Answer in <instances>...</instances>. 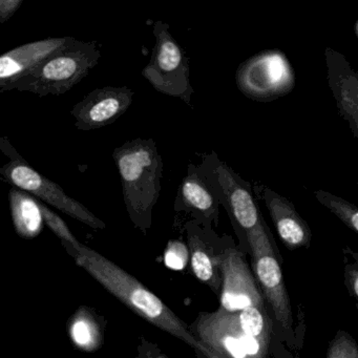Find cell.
<instances>
[{"label":"cell","instance_id":"obj_7","mask_svg":"<svg viewBox=\"0 0 358 358\" xmlns=\"http://www.w3.org/2000/svg\"><path fill=\"white\" fill-rule=\"evenodd\" d=\"M154 35L156 43L142 76L159 93L179 98L192 106L194 89L190 83L189 59L169 32V24L161 20L155 22Z\"/></svg>","mask_w":358,"mask_h":358},{"label":"cell","instance_id":"obj_21","mask_svg":"<svg viewBox=\"0 0 358 358\" xmlns=\"http://www.w3.org/2000/svg\"><path fill=\"white\" fill-rule=\"evenodd\" d=\"M327 358H358V347L351 335L339 331L330 347Z\"/></svg>","mask_w":358,"mask_h":358},{"label":"cell","instance_id":"obj_5","mask_svg":"<svg viewBox=\"0 0 358 358\" xmlns=\"http://www.w3.org/2000/svg\"><path fill=\"white\" fill-rule=\"evenodd\" d=\"M0 150L9 158V162L0 167V176L13 187L24 190L43 203L55 207L72 219L85 224L93 229H104L106 223L96 217L79 201L66 194L59 184L48 179L33 169L22 157L8 138L0 137Z\"/></svg>","mask_w":358,"mask_h":358},{"label":"cell","instance_id":"obj_26","mask_svg":"<svg viewBox=\"0 0 358 358\" xmlns=\"http://www.w3.org/2000/svg\"><path fill=\"white\" fill-rule=\"evenodd\" d=\"M157 358H166V356L160 355V356H159V357H157Z\"/></svg>","mask_w":358,"mask_h":358},{"label":"cell","instance_id":"obj_19","mask_svg":"<svg viewBox=\"0 0 358 358\" xmlns=\"http://www.w3.org/2000/svg\"><path fill=\"white\" fill-rule=\"evenodd\" d=\"M320 204L334 213L348 228L358 232V209L355 205L324 190L314 192Z\"/></svg>","mask_w":358,"mask_h":358},{"label":"cell","instance_id":"obj_22","mask_svg":"<svg viewBox=\"0 0 358 358\" xmlns=\"http://www.w3.org/2000/svg\"><path fill=\"white\" fill-rule=\"evenodd\" d=\"M165 263L171 269L180 270L185 267L188 251L183 243L171 241L165 252Z\"/></svg>","mask_w":358,"mask_h":358},{"label":"cell","instance_id":"obj_10","mask_svg":"<svg viewBox=\"0 0 358 358\" xmlns=\"http://www.w3.org/2000/svg\"><path fill=\"white\" fill-rule=\"evenodd\" d=\"M133 90L127 87H104L87 94L75 104L71 115L79 131L102 129L116 122L133 103Z\"/></svg>","mask_w":358,"mask_h":358},{"label":"cell","instance_id":"obj_20","mask_svg":"<svg viewBox=\"0 0 358 358\" xmlns=\"http://www.w3.org/2000/svg\"><path fill=\"white\" fill-rule=\"evenodd\" d=\"M39 205H41L45 225H47L48 227L54 232V234L59 238L62 246L66 248V252H68L71 257H74L77 247H78L81 243L75 238L74 234H72L70 228L66 225V222H64L57 213H54L52 209H50L47 205L43 204L41 201H39Z\"/></svg>","mask_w":358,"mask_h":358},{"label":"cell","instance_id":"obj_12","mask_svg":"<svg viewBox=\"0 0 358 358\" xmlns=\"http://www.w3.org/2000/svg\"><path fill=\"white\" fill-rule=\"evenodd\" d=\"M327 79L336 101L339 116L349 124L354 138H358V75L347 58L326 48Z\"/></svg>","mask_w":358,"mask_h":358},{"label":"cell","instance_id":"obj_13","mask_svg":"<svg viewBox=\"0 0 358 358\" xmlns=\"http://www.w3.org/2000/svg\"><path fill=\"white\" fill-rule=\"evenodd\" d=\"M264 202L280 240L289 250L309 247L311 229L299 215L292 202L270 188L261 186Z\"/></svg>","mask_w":358,"mask_h":358},{"label":"cell","instance_id":"obj_17","mask_svg":"<svg viewBox=\"0 0 358 358\" xmlns=\"http://www.w3.org/2000/svg\"><path fill=\"white\" fill-rule=\"evenodd\" d=\"M9 203L16 234L24 240H32L41 236L45 222L39 200L12 186L9 192Z\"/></svg>","mask_w":358,"mask_h":358},{"label":"cell","instance_id":"obj_15","mask_svg":"<svg viewBox=\"0 0 358 358\" xmlns=\"http://www.w3.org/2000/svg\"><path fill=\"white\" fill-rule=\"evenodd\" d=\"M70 37L33 41L0 55V92L39 62L62 49Z\"/></svg>","mask_w":358,"mask_h":358},{"label":"cell","instance_id":"obj_16","mask_svg":"<svg viewBox=\"0 0 358 358\" xmlns=\"http://www.w3.org/2000/svg\"><path fill=\"white\" fill-rule=\"evenodd\" d=\"M106 322L93 308L80 306L68 320L71 343L80 351L93 353L104 343Z\"/></svg>","mask_w":358,"mask_h":358},{"label":"cell","instance_id":"obj_24","mask_svg":"<svg viewBox=\"0 0 358 358\" xmlns=\"http://www.w3.org/2000/svg\"><path fill=\"white\" fill-rule=\"evenodd\" d=\"M358 272L357 270L353 269V271L350 273V288H352V293L354 297H357L358 295Z\"/></svg>","mask_w":358,"mask_h":358},{"label":"cell","instance_id":"obj_18","mask_svg":"<svg viewBox=\"0 0 358 358\" xmlns=\"http://www.w3.org/2000/svg\"><path fill=\"white\" fill-rule=\"evenodd\" d=\"M188 240H189L190 255H192V267L194 275L201 282L210 285L217 288L219 278L217 275L215 263V259L211 257L206 245L203 242L200 234L196 232L194 223L188 227Z\"/></svg>","mask_w":358,"mask_h":358},{"label":"cell","instance_id":"obj_1","mask_svg":"<svg viewBox=\"0 0 358 358\" xmlns=\"http://www.w3.org/2000/svg\"><path fill=\"white\" fill-rule=\"evenodd\" d=\"M73 259L77 266L85 269L137 315L164 332L185 341L190 347L202 352L206 357L213 353L190 332L183 320L129 272L83 244L77 247Z\"/></svg>","mask_w":358,"mask_h":358},{"label":"cell","instance_id":"obj_23","mask_svg":"<svg viewBox=\"0 0 358 358\" xmlns=\"http://www.w3.org/2000/svg\"><path fill=\"white\" fill-rule=\"evenodd\" d=\"M24 3V0H0V24L11 20Z\"/></svg>","mask_w":358,"mask_h":358},{"label":"cell","instance_id":"obj_4","mask_svg":"<svg viewBox=\"0 0 358 358\" xmlns=\"http://www.w3.org/2000/svg\"><path fill=\"white\" fill-rule=\"evenodd\" d=\"M101 59L97 41H81L70 37L55 53L1 90L35 94L39 97L60 96L83 81Z\"/></svg>","mask_w":358,"mask_h":358},{"label":"cell","instance_id":"obj_25","mask_svg":"<svg viewBox=\"0 0 358 358\" xmlns=\"http://www.w3.org/2000/svg\"><path fill=\"white\" fill-rule=\"evenodd\" d=\"M207 358H222L220 356H217V354L211 353L210 355L207 356Z\"/></svg>","mask_w":358,"mask_h":358},{"label":"cell","instance_id":"obj_2","mask_svg":"<svg viewBox=\"0 0 358 358\" xmlns=\"http://www.w3.org/2000/svg\"><path fill=\"white\" fill-rule=\"evenodd\" d=\"M203 345L222 358H267L271 322L265 307L202 313L196 324Z\"/></svg>","mask_w":358,"mask_h":358},{"label":"cell","instance_id":"obj_8","mask_svg":"<svg viewBox=\"0 0 358 358\" xmlns=\"http://www.w3.org/2000/svg\"><path fill=\"white\" fill-rule=\"evenodd\" d=\"M236 87L248 99L272 102L288 95L295 87V73L286 54L265 50L238 66Z\"/></svg>","mask_w":358,"mask_h":358},{"label":"cell","instance_id":"obj_6","mask_svg":"<svg viewBox=\"0 0 358 358\" xmlns=\"http://www.w3.org/2000/svg\"><path fill=\"white\" fill-rule=\"evenodd\" d=\"M199 157L201 162L196 169L210 186L220 205L225 207L231 221L246 236L262 217L252 186L228 166L225 161H222L217 152H204Z\"/></svg>","mask_w":358,"mask_h":358},{"label":"cell","instance_id":"obj_3","mask_svg":"<svg viewBox=\"0 0 358 358\" xmlns=\"http://www.w3.org/2000/svg\"><path fill=\"white\" fill-rule=\"evenodd\" d=\"M120 176L123 200L134 226L146 234L161 194L163 160L152 139L125 142L113 152Z\"/></svg>","mask_w":358,"mask_h":358},{"label":"cell","instance_id":"obj_11","mask_svg":"<svg viewBox=\"0 0 358 358\" xmlns=\"http://www.w3.org/2000/svg\"><path fill=\"white\" fill-rule=\"evenodd\" d=\"M217 261H219L223 275L222 309L238 312L249 307H264L259 286L243 255L236 249H226Z\"/></svg>","mask_w":358,"mask_h":358},{"label":"cell","instance_id":"obj_14","mask_svg":"<svg viewBox=\"0 0 358 358\" xmlns=\"http://www.w3.org/2000/svg\"><path fill=\"white\" fill-rule=\"evenodd\" d=\"M175 210L192 213L205 223L219 220V201L194 163L188 164L187 175L180 184Z\"/></svg>","mask_w":358,"mask_h":358},{"label":"cell","instance_id":"obj_9","mask_svg":"<svg viewBox=\"0 0 358 358\" xmlns=\"http://www.w3.org/2000/svg\"><path fill=\"white\" fill-rule=\"evenodd\" d=\"M252 255V265L259 286L273 310L278 324L286 331L292 330V310L285 286L284 276L268 226L263 217L253 229L246 234Z\"/></svg>","mask_w":358,"mask_h":358}]
</instances>
